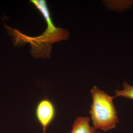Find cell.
I'll return each mask as SVG.
<instances>
[{"label":"cell","instance_id":"1","mask_svg":"<svg viewBox=\"0 0 133 133\" xmlns=\"http://www.w3.org/2000/svg\"><path fill=\"white\" fill-rule=\"evenodd\" d=\"M92 102L90 113L94 127L97 130L106 132L116 127L119 119L111 96L94 86L91 90Z\"/></svg>","mask_w":133,"mask_h":133},{"label":"cell","instance_id":"2","mask_svg":"<svg viewBox=\"0 0 133 133\" xmlns=\"http://www.w3.org/2000/svg\"><path fill=\"white\" fill-rule=\"evenodd\" d=\"M56 110L55 105L49 99H44L41 100L37 105L36 116L42 126L43 133H45L48 127L55 119Z\"/></svg>","mask_w":133,"mask_h":133},{"label":"cell","instance_id":"3","mask_svg":"<svg viewBox=\"0 0 133 133\" xmlns=\"http://www.w3.org/2000/svg\"><path fill=\"white\" fill-rule=\"evenodd\" d=\"M90 121L88 117H78L72 125L70 133H97V129L90 125Z\"/></svg>","mask_w":133,"mask_h":133},{"label":"cell","instance_id":"4","mask_svg":"<svg viewBox=\"0 0 133 133\" xmlns=\"http://www.w3.org/2000/svg\"><path fill=\"white\" fill-rule=\"evenodd\" d=\"M30 2L35 6L43 16L47 23V27L55 28V26L52 22L50 13L46 1L44 0H35L31 1Z\"/></svg>","mask_w":133,"mask_h":133},{"label":"cell","instance_id":"5","mask_svg":"<svg viewBox=\"0 0 133 133\" xmlns=\"http://www.w3.org/2000/svg\"><path fill=\"white\" fill-rule=\"evenodd\" d=\"M123 89L121 90L115 91L114 98L117 97H122L133 100V86L130 85L126 81L123 83Z\"/></svg>","mask_w":133,"mask_h":133}]
</instances>
